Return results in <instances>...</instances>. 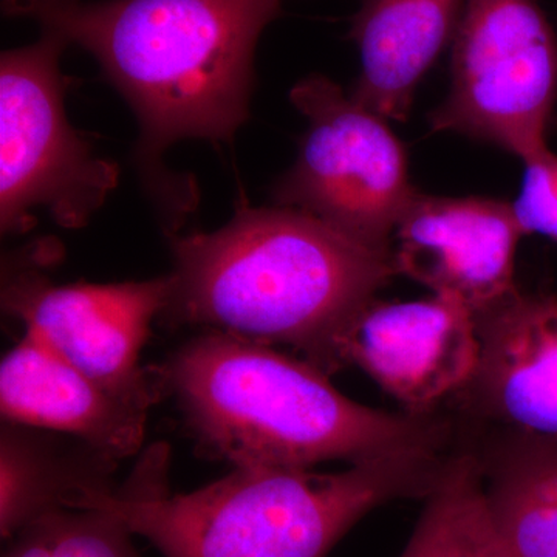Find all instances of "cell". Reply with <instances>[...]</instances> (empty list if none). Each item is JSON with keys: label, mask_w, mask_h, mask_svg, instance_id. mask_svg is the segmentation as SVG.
<instances>
[{"label": "cell", "mask_w": 557, "mask_h": 557, "mask_svg": "<svg viewBox=\"0 0 557 557\" xmlns=\"http://www.w3.org/2000/svg\"><path fill=\"white\" fill-rule=\"evenodd\" d=\"M453 453L408 450L341 472L234 468L211 485L171 494L163 448L146 457L127 485L95 494L79 508L112 512L163 557H325L372 509L395 498H426Z\"/></svg>", "instance_id": "obj_4"}, {"label": "cell", "mask_w": 557, "mask_h": 557, "mask_svg": "<svg viewBox=\"0 0 557 557\" xmlns=\"http://www.w3.org/2000/svg\"><path fill=\"white\" fill-rule=\"evenodd\" d=\"M523 234L507 201L416 193L392 239L397 273L472 314L511 295Z\"/></svg>", "instance_id": "obj_9"}, {"label": "cell", "mask_w": 557, "mask_h": 557, "mask_svg": "<svg viewBox=\"0 0 557 557\" xmlns=\"http://www.w3.org/2000/svg\"><path fill=\"white\" fill-rule=\"evenodd\" d=\"M289 100L309 121L299 156L274 188L277 207L313 215L344 236L392 252L417 189L405 146L386 119L325 76H309Z\"/></svg>", "instance_id": "obj_6"}, {"label": "cell", "mask_w": 557, "mask_h": 557, "mask_svg": "<svg viewBox=\"0 0 557 557\" xmlns=\"http://www.w3.org/2000/svg\"><path fill=\"white\" fill-rule=\"evenodd\" d=\"M399 557H507L487 515L478 457L460 440Z\"/></svg>", "instance_id": "obj_16"}, {"label": "cell", "mask_w": 557, "mask_h": 557, "mask_svg": "<svg viewBox=\"0 0 557 557\" xmlns=\"http://www.w3.org/2000/svg\"><path fill=\"white\" fill-rule=\"evenodd\" d=\"M161 394L106 386L28 333L0 364L3 421L83 440L119 461L141 448L149 410Z\"/></svg>", "instance_id": "obj_12"}, {"label": "cell", "mask_w": 557, "mask_h": 557, "mask_svg": "<svg viewBox=\"0 0 557 557\" xmlns=\"http://www.w3.org/2000/svg\"><path fill=\"white\" fill-rule=\"evenodd\" d=\"M42 247L3 269L2 309L73 368L119 391H163L139 354L170 292V276L121 284H53L40 271L57 255Z\"/></svg>", "instance_id": "obj_8"}, {"label": "cell", "mask_w": 557, "mask_h": 557, "mask_svg": "<svg viewBox=\"0 0 557 557\" xmlns=\"http://www.w3.org/2000/svg\"><path fill=\"white\" fill-rule=\"evenodd\" d=\"M479 359L450 401L461 421L557 438V296L511 295L475 314Z\"/></svg>", "instance_id": "obj_10"}, {"label": "cell", "mask_w": 557, "mask_h": 557, "mask_svg": "<svg viewBox=\"0 0 557 557\" xmlns=\"http://www.w3.org/2000/svg\"><path fill=\"white\" fill-rule=\"evenodd\" d=\"M67 40L57 33L0 62V225L24 234L36 211L64 228H81L119 185V168L98 157L73 129L60 70Z\"/></svg>", "instance_id": "obj_5"}, {"label": "cell", "mask_w": 557, "mask_h": 557, "mask_svg": "<svg viewBox=\"0 0 557 557\" xmlns=\"http://www.w3.org/2000/svg\"><path fill=\"white\" fill-rule=\"evenodd\" d=\"M157 372L194 438L234 468L357 465L457 442L456 421L438 410L368 408L306 359L219 330L183 344Z\"/></svg>", "instance_id": "obj_2"}, {"label": "cell", "mask_w": 557, "mask_h": 557, "mask_svg": "<svg viewBox=\"0 0 557 557\" xmlns=\"http://www.w3.org/2000/svg\"><path fill=\"white\" fill-rule=\"evenodd\" d=\"M557 98V40L536 0H467L453 39L450 89L431 115L527 160L547 148Z\"/></svg>", "instance_id": "obj_7"}, {"label": "cell", "mask_w": 557, "mask_h": 557, "mask_svg": "<svg viewBox=\"0 0 557 557\" xmlns=\"http://www.w3.org/2000/svg\"><path fill=\"white\" fill-rule=\"evenodd\" d=\"M458 428L478 457L487 515L507 557H557V438Z\"/></svg>", "instance_id": "obj_14"}, {"label": "cell", "mask_w": 557, "mask_h": 557, "mask_svg": "<svg viewBox=\"0 0 557 557\" xmlns=\"http://www.w3.org/2000/svg\"><path fill=\"white\" fill-rule=\"evenodd\" d=\"M172 251L164 322L289 346L327 375L346 368L351 322L397 274L391 251L285 207H242Z\"/></svg>", "instance_id": "obj_1"}, {"label": "cell", "mask_w": 557, "mask_h": 557, "mask_svg": "<svg viewBox=\"0 0 557 557\" xmlns=\"http://www.w3.org/2000/svg\"><path fill=\"white\" fill-rule=\"evenodd\" d=\"M467 0H364L350 36L361 54L351 97L386 120L405 121L418 84L453 44Z\"/></svg>", "instance_id": "obj_13"}, {"label": "cell", "mask_w": 557, "mask_h": 557, "mask_svg": "<svg viewBox=\"0 0 557 557\" xmlns=\"http://www.w3.org/2000/svg\"><path fill=\"white\" fill-rule=\"evenodd\" d=\"M479 350L474 314L456 300L375 298L351 322L344 361L364 370L408 412L426 413L463 388Z\"/></svg>", "instance_id": "obj_11"}, {"label": "cell", "mask_w": 557, "mask_h": 557, "mask_svg": "<svg viewBox=\"0 0 557 557\" xmlns=\"http://www.w3.org/2000/svg\"><path fill=\"white\" fill-rule=\"evenodd\" d=\"M523 163L522 190L512 203L520 228L557 242V156L545 149Z\"/></svg>", "instance_id": "obj_18"}, {"label": "cell", "mask_w": 557, "mask_h": 557, "mask_svg": "<svg viewBox=\"0 0 557 557\" xmlns=\"http://www.w3.org/2000/svg\"><path fill=\"white\" fill-rule=\"evenodd\" d=\"M132 534L104 509H61L17 531L3 557H138Z\"/></svg>", "instance_id": "obj_17"}, {"label": "cell", "mask_w": 557, "mask_h": 557, "mask_svg": "<svg viewBox=\"0 0 557 557\" xmlns=\"http://www.w3.org/2000/svg\"><path fill=\"white\" fill-rule=\"evenodd\" d=\"M284 0H7L90 51L141 126V153L230 139L248 115L258 40Z\"/></svg>", "instance_id": "obj_3"}, {"label": "cell", "mask_w": 557, "mask_h": 557, "mask_svg": "<svg viewBox=\"0 0 557 557\" xmlns=\"http://www.w3.org/2000/svg\"><path fill=\"white\" fill-rule=\"evenodd\" d=\"M116 465L119 460L83 440L2 421V537H13L50 512L79 508L86 498L115 490L112 474Z\"/></svg>", "instance_id": "obj_15"}]
</instances>
